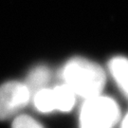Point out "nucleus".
Segmentation results:
<instances>
[{
  "label": "nucleus",
  "mask_w": 128,
  "mask_h": 128,
  "mask_svg": "<svg viewBox=\"0 0 128 128\" xmlns=\"http://www.w3.org/2000/svg\"><path fill=\"white\" fill-rule=\"evenodd\" d=\"M61 76L64 84L84 100L101 95L106 82L102 68L80 57L69 60L62 69Z\"/></svg>",
  "instance_id": "f257e3e1"
},
{
  "label": "nucleus",
  "mask_w": 128,
  "mask_h": 128,
  "mask_svg": "<svg viewBox=\"0 0 128 128\" xmlns=\"http://www.w3.org/2000/svg\"><path fill=\"white\" fill-rule=\"evenodd\" d=\"M120 118L116 101L101 94L86 99L80 112V128H113Z\"/></svg>",
  "instance_id": "f03ea898"
},
{
  "label": "nucleus",
  "mask_w": 128,
  "mask_h": 128,
  "mask_svg": "<svg viewBox=\"0 0 128 128\" xmlns=\"http://www.w3.org/2000/svg\"><path fill=\"white\" fill-rule=\"evenodd\" d=\"M30 95L26 84L9 82L0 86V120H7L16 115L28 104Z\"/></svg>",
  "instance_id": "7ed1b4c3"
},
{
  "label": "nucleus",
  "mask_w": 128,
  "mask_h": 128,
  "mask_svg": "<svg viewBox=\"0 0 128 128\" xmlns=\"http://www.w3.org/2000/svg\"><path fill=\"white\" fill-rule=\"evenodd\" d=\"M108 68L116 84L128 98V58L120 56L112 58L108 64Z\"/></svg>",
  "instance_id": "20e7f679"
},
{
  "label": "nucleus",
  "mask_w": 128,
  "mask_h": 128,
  "mask_svg": "<svg viewBox=\"0 0 128 128\" xmlns=\"http://www.w3.org/2000/svg\"><path fill=\"white\" fill-rule=\"evenodd\" d=\"M50 80V71L46 66H37L30 71L27 79V82L25 84L30 92V99L34 96V94L45 88L48 82Z\"/></svg>",
  "instance_id": "39448f33"
},
{
  "label": "nucleus",
  "mask_w": 128,
  "mask_h": 128,
  "mask_svg": "<svg viewBox=\"0 0 128 128\" xmlns=\"http://www.w3.org/2000/svg\"><path fill=\"white\" fill-rule=\"evenodd\" d=\"M54 95L55 107L62 112H68L73 108L75 94L66 84H61L52 89Z\"/></svg>",
  "instance_id": "423d86ee"
},
{
  "label": "nucleus",
  "mask_w": 128,
  "mask_h": 128,
  "mask_svg": "<svg viewBox=\"0 0 128 128\" xmlns=\"http://www.w3.org/2000/svg\"><path fill=\"white\" fill-rule=\"evenodd\" d=\"M32 99L35 107L43 113H48L56 109L52 89L45 87L36 92L34 96L32 97Z\"/></svg>",
  "instance_id": "0eeeda50"
},
{
  "label": "nucleus",
  "mask_w": 128,
  "mask_h": 128,
  "mask_svg": "<svg viewBox=\"0 0 128 128\" xmlns=\"http://www.w3.org/2000/svg\"><path fill=\"white\" fill-rule=\"evenodd\" d=\"M12 127V128H44L37 120L32 119V117H30V116H25V115L18 116L16 119L14 120Z\"/></svg>",
  "instance_id": "6e6552de"
},
{
  "label": "nucleus",
  "mask_w": 128,
  "mask_h": 128,
  "mask_svg": "<svg viewBox=\"0 0 128 128\" xmlns=\"http://www.w3.org/2000/svg\"><path fill=\"white\" fill-rule=\"evenodd\" d=\"M120 128H128V112L126 113V115L124 116V118L122 119V120Z\"/></svg>",
  "instance_id": "1a4fd4ad"
}]
</instances>
